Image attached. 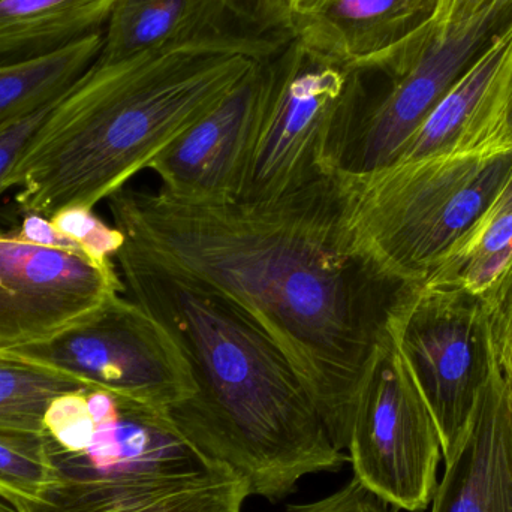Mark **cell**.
<instances>
[{
    "label": "cell",
    "mask_w": 512,
    "mask_h": 512,
    "mask_svg": "<svg viewBox=\"0 0 512 512\" xmlns=\"http://www.w3.org/2000/svg\"><path fill=\"white\" fill-rule=\"evenodd\" d=\"M249 498L245 481L221 468L176 480H68L53 486L18 512H242Z\"/></svg>",
    "instance_id": "cell-15"
},
{
    "label": "cell",
    "mask_w": 512,
    "mask_h": 512,
    "mask_svg": "<svg viewBox=\"0 0 512 512\" xmlns=\"http://www.w3.org/2000/svg\"><path fill=\"white\" fill-rule=\"evenodd\" d=\"M50 222L59 233L78 243L89 258L101 265L114 264V256L125 245L122 231L105 224L92 209L71 207L60 210L51 216Z\"/></svg>",
    "instance_id": "cell-23"
},
{
    "label": "cell",
    "mask_w": 512,
    "mask_h": 512,
    "mask_svg": "<svg viewBox=\"0 0 512 512\" xmlns=\"http://www.w3.org/2000/svg\"><path fill=\"white\" fill-rule=\"evenodd\" d=\"M107 203L122 251L224 298L282 349L345 453L358 387L405 285L352 251L340 174L274 204L128 186Z\"/></svg>",
    "instance_id": "cell-1"
},
{
    "label": "cell",
    "mask_w": 512,
    "mask_h": 512,
    "mask_svg": "<svg viewBox=\"0 0 512 512\" xmlns=\"http://www.w3.org/2000/svg\"><path fill=\"white\" fill-rule=\"evenodd\" d=\"M132 300L185 355L194 396L165 414L207 462L245 481L249 496L279 502L301 478L339 471L334 447L303 379L282 349L233 304L120 249Z\"/></svg>",
    "instance_id": "cell-3"
},
{
    "label": "cell",
    "mask_w": 512,
    "mask_h": 512,
    "mask_svg": "<svg viewBox=\"0 0 512 512\" xmlns=\"http://www.w3.org/2000/svg\"><path fill=\"white\" fill-rule=\"evenodd\" d=\"M445 463L432 512H512V402L499 364Z\"/></svg>",
    "instance_id": "cell-14"
},
{
    "label": "cell",
    "mask_w": 512,
    "mask_h": 512,
    "mask_svg": "<svg viewBox=\"0 0 512 512\" xmlns=\"http://www.w3.org/2000/svg\"><path fill=\"white\" fill-rule=\"evenodd\" d=\"M507 3H512V0H447L444 18L439 29L445 30L459 26L495 6L507 5Z\"/></svg>",
    "instance_id": "cell-30"
},
{
    "label": "cell",
    "mask_w": 512,
    "mask_h": 512,
    "mask_svg": "<svg viewBox=\"0 0 512 512\" xmlns=\"http://www.w3.org/2000/svg\"><path fill=\"white\" fill-rule=\"evenodd\" d=\"M502 369V373H504L505 382H507L508 394H510L511 402H512V355L507 360L502 361L499 364Z\"/></svg>",
    "instance_id": "cell-32"
},
{
    "label": "cell",
    "mask_w": 512,
    "mask_h": 512,
    "mask_svg": "<svg viewBox=\"0 0 512 512\" xmlns=\"http://www.w3.org/2000/svg\"><path fill=\"white\" fill-rule=\"evenodd\" d=\"M87 391H69L56 397L45 411L44 433L54 450L80 453L95 438L98 421L90 412Z\"/></svg>",
    "instance_id": "cell-22"
},
{
    "label": "cell",
    "mask_w": 512,
    "mask_h": 512,
    "mask_svg": "<svg viewBox=\"0 0 512 512\" xmlns=\"http://www.w3.org/2000/svg\"><path fill=\"white\" fill-rule=\"evenodd\" d=\"M194 0H117L104 29L102 59H123L197 38Z\"/></svg>",
    "instance_id": "cell-18"
},
{
    "label": "cell",
    "mask_w": 512,
    "mask_h": 512,
    "mask_svg": "<svg viewBox=\"0 0 512 512\" xmlns=\"http://www.w3.org/2000/svg\"><path fill=\"white\" fill-rule=\"evenodd\" d=\"M510 137H511V141H512V120H511V131H510Z\"/></svg>",
    "instance_id": "cell-34"
},
{
    "label": "cell",
    "mask_w": 512,
    "mask_h": 512,
    "mask_svg": "<svg viewBox=\"0 0 512 512\" xmlns=\"http://www.w3.org/2000/svg\"><path fill=\"white\" fill-rule=\"evenodd\" d=\"M54 104L0 128V197L8 191L6 179L17 164L21 152L38 131Z\"/></svg>",
    "instance_id": "cell-27"
},
{
    "label": "cell",
    "mask_w": 512,
    "mask_h": 512,
    "mask_svg": "<svg viewBox=\"0 0 512 512\" xmlns=\"http://www.w3.org/2000/svg\"><path fill=\"white\" fill-rule=\"evenodd\" d=\"M313 0H240V26L262 36L289 39L295 21Z\"/></svg>",
    "instance_id": "cell-24"
},
{
    "label": "cell",
    "mask_w": 512,
    "mask_h": 512,
    "mask_svg": "<svg viewBox=\"0 0 512 512\" xmlns=\"http://www.w3.org/2000/svg\"><path fill=\"white\" fill-rule=\"evenodd\" d=\"M56 481L45 433L0 429V501L12 507L38 502Z\"/></svg>",
    "instance_id": "cell-21"
},
{
    "label": "cell",
    "mask_w": 512,
    "mask_h": 512,
    "mask_svg": "<svg viewBox=\"0 0 512 512\" xmlns=\"http://www.w3.org/2000/svg\"><path fill=\"white\" fill-rule=\"evenodd\" d=\"M14 234L20 237L21 240L35 243V245L48 246V248L62 249V251L86 255V252L83 251V248L78 243L66 237L65 234L59 233L51 224L50 219L45 218V216L35 215V213L24 215L23 224L18 228L17 233Z\"/></svg>",
    "instance_id": "cell-28"
},
{
    "label": "cell",
    "mask_w": 512,
    "mask_h": 512,
    "mask_svg": "<svg viewBox=\"0 0 512 512\" xmlns=\"http://www.w3.org/2000/svg\"><path fill=\"white\" fill-rule=\"evenodd\" d=\"M117 0H0V65L62 50L105 29Z\"/></svg>",
    "instance_id": "cell-16"
},
{
    "label": "cell",
    "mask_w": 512,
    "mask_h": 512,
    "mask_svg": "<svg viewBox=\"0 0 512 512\" xmlns=\"http://www.w3.org/2000/svg\"><path fill=\"white\" fill-rule=\"evenodd\" d=\"M399 508L352 478L342 489L309 504L288 505L285 512H397Z\"/></svg>",
    "instance_id": "cell-25"
},
{
    "label": "cell",
    "mask_w": 512,
    "mask_h": 512,
    "mask_svg": "<svg viewBox=\"0 0 512 512\" xmlns=\"http://www.w3.org/2000/svg\"><path fill=\"white\" fill-rule=\"evenodd\" d=\"M511 176L512 146L340 173L349 245L393 282L421 285L477 227Z\"/></svg>",
    "instance_id": "cell-4"
},
{
    "label": "cell",
    "mask_w": 512,
    "mask_h": 512,
    "mask_svg": "<svg viewBox=\"0 0 512 512\" xmlns=\"http://www.w3.org/2000/svg\"><path fill=\"white\" fill-rule=\"evenodd\" d=\"M445 0H313L291 38L354 71H402L444 18Z\"/></svg>",
    "instance_id": "cell-11"
},
{
    "label": "cell",
    "mask_w": 512,
    "mask_h": 512,
    "mask_svg": "<svg viewBox=\"0 0 512 512\" xmlns=\"http://www.w3.org/2000/svg\"><path fill=\"white\" fill-rule=\"evenodd\" d=\"M104 30L62 50L0 65V128L54 104L101 56Z\"/></svg>",
    "instance_id": "cell-17"
},
{
    "label": "cell",
    "mask_w": 512,
    "mask_h": 512,
    "mask_svg": "<svg viewBox=\"0 0 512 512\" xmlns=\"http://www.w3.org/2000/svg\"><path fill=\"white\" fill-rule=\"evenodd\" d=\"M346 451L354 477L399 510L424 511L433 501L441 432L388 325L358 387Z\"/></svg>",
    "instance_id": "cell-6"
},
{
    "label": "cell",
    "mask_w": 512,
    "mask_h": 512,
    "mask_svg": "<svg viewBox=\"0 0 512 512\" xmlns=\"http://www.w3.org/2000/svg\"><path fill=\"white\" fill-rule=\"evenodd\" d=\"M364 74L291 38L264 65V99L236 200L274 204L336 179L361 111Z\"/></svg>",
    "instance_id": "cell-5"
},
{
    "label": "cell",
    "mask_w": 512,
    "mask_h": 512,
    "mask_svg": "<svg viewBox=\"0 0 512 512\" xmlns=\"http://www.w3.org/2000/svg\"><path fill=\"white\" fill-rule=\"evenodd\" d=\"M483 301L489 315L496 357L501 364L512 355V259Z\"/></svg>",
    "instance_id": "cell-26"
},
{
    "label": "cell",
    "mask_w": 512,
    "mask_h": 512,
    "mask_svg": "<svg viewBox=\"0 0 512 512\" xmlns=\"http://www.w3.org/2000/svg\"><path fill=\"white\" fill-rule=\"evenodd\" d=\"M14 354L65 370L92 390L108 391L162 415L197 390L191 367L170 333L122 295L50 342Z\"/></svg>",
    "instance_id": "cell-8"
},
{
    "label": "cell",
    "mask_w": 512,
    "mask_h": 512,
    "mask_svg": "<svg viewBox=\"0 0 512 512\" xmlns=\"http://www.w3.org/2000/svg\"><path fill=\"white\" fill-rule=\"evenodd\" d=\"M435 415L445 462L498 366L483 298L459 289L405 286L388 319Z\"/></svg>",
    "instance_id": "cell-7"
},
{
    "label": "cell",
    "mask_w": 512,
    "mask_h": 512,
    "mask_svg": "<svg viewBox=\"0 0 512 512\" xmlns=\"http://www.w3.org/2000/svg\"><path fill=\"white\" fill-rule=\"evenodd\" d=\"M511 120L512 20L448 89L397 161L505 149L512 146Z\"/></svg>",
    "instance_id": "cell-13"
},
{
    "label": "cell",
    "mask_w": 512,
    "mask_h": 512,
    "mask_svg": "<svg viewBox=\"0 0 512 512\" xmlns=\"http://www.w3.org/2000/svg\"><path fill=\"white\" fill-rule=\"evenodd\" d=\"M512 259V210L480 221L421 285L459 289L483 298Z\"/></svg>",
    "instance_id": "cell-20"
},
{
    "label": "cell",
    "mask_w": 512,
    "mask_h": 512,
    "mask_svg": "<svg viewBox=\"0 0 512 512\" xmlns=\"http://www.w3.org/2000/svg\"><path fill=\"white\" fill-rule=\"evenodd\" d=\"M0 512H18L15 507H12L8 502L0 501Z\"/></svg>",
    "instance_id": "cell-33"
},
{
    "label": "cell",
    "mask_w": 512,
    "mask_h": 512,
    "mask_svg": "<svg viewBox=\"0 0 512 512\" xmlns=\"http://www.w3.org/2000/svg\"><path fill=\"white\" fill-rule=\"evenodd\" d=\"M445 6H447V0H445Z\"/></svg>",
    "instance_id": "cell-35"
},
{
    "label": "cell",
    "mask_w": 512,
    "mask_h": 512,
    "mask_svg": "<svg viewBox=\"0 0 512 512\" xmlns=\"http://www.w3.org/2000/svg\"><path fill=\"white\" fill-rule=\"evenodd\" d=\"M512 210V176L510 182H508L507 188L504 189L498 200L495 201L492 207L487 210L486 215L481 221L493 218V216L501 215V213L511 212Z\"/></svg>",
    "instance_id": "cell-31"
},
{
    "label": "cell",
    "mask_w": 512,
    "mask_h": 512,
    "mask_svg": "<svg viewBox=\"0 0 512 512\" xmlns=\"http://www.w3.org/2000/svg\"><path fill=\"white\" fill-rule=\"evenodd\" d=\"M512 20V3L498 5L433 35L387 89L367 98L346 153L343 174H366L393 164L457 78Z\"/></svg>",
    "instance_id": "cell-10"
},
{
    "label": "cell",
    "mask_w": 512,
    "mask_h": 512,
    "mask_svg": "<svg viewBox=\"0 0 512 512\" xmlns=\"http://www.w3.org/2000/svg\"><path fill=\"white\" fill-rule=\"evenodd\" d=\"M264 65L153 161L162 192L191 203L236 200L264 99Z\"/></svg>",
    "instance_id": "cell-12"
},
{
    "label": "cell",
    "mask_w": 512,
    "mask_h": 512,
    "mask_svg": "<svg viewBox=\"0 0 512 512\" xmlns=\"http://www.w3.org/2000/svg\"><path fill=\"white\" fill-rule=\"evenodd\" d=\"M240 0H194L197 24L203 29H218L236 23Z\"/></svg>",
    "instance_id": "cell-29"
},
{
    "label": "cell",
    "mask_w": 512,
    "mask_h": 512,
    "mask_svg": "<svg viewBox=\"0 0 512 512\" xmlns=\"http://www.w3.org/2000/svg\"><path fill=\"white\" fill-rule=\"evenodd\" d=\"M77 390L92 388L65 370L0 351V429L44 433L42 421L50 403Z\"/></svg>",
    "instance_id": "cell-19"
},
{
    "label": "cell",
    "mask_w": 512,
    "mask_h": 512,
    "mask_svg": "<svg viewBox=\"0 0 512 512\" xmlns=\"http://www.w3.org/2000/svg\"><path fill=\"white\" fill-rule=\"evenodd\" d=\"M123 291L114 264L0 231V351L48 343Z\"/></svg>",
    "instance_id": "cell-9"
},
{
    "label": "cell",
    "mask_w": 512,
    "mask_h": 512,
    "mask_svg": "<svg viewBox=\"0 0 512 512\" xmlns=\"http://www.w3.org/2000/svg\"><path fill=\"white\" fill-rule=\"evenodd\" d=\"M288 39L242 29L95 63L57 99L6 179L23 215L92 209L251 77Z\"/></svg>",
    "instance_id": "cell-2"
}]
</instances>
